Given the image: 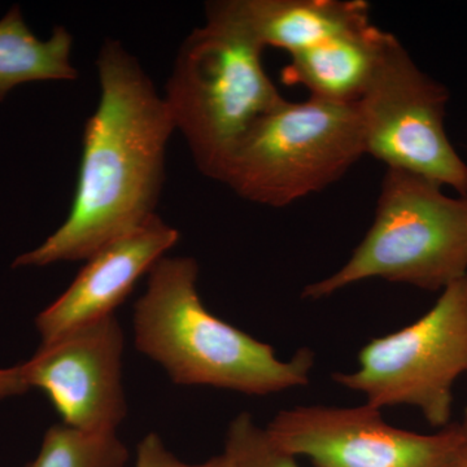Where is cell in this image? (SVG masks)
Segmentation results:
<instances>
[{
    "instance_id": "obj_1",
    "label": "cell",
    "mask_w": 467,
    "mask_h": 467,
    "mask_svg": "<svg viewBox=\"0 0 467 467\" xmlns=\"http://www.w3.org/2000/svg\"><path fill=\"white\" fill-rule=\"evenodd\" d=\"M97 69L99 103L86 121L72 208L57 232L20 254L14 267L88 260L158 214L175 131L167 104L138 58L116 39L101 45Z\"/></svg>"
},
{
    "instance_id": "obj_2",
    "label": "cell",
    "mask_w": 467,
    "mask_h": 467,
    "mask_svg": "<svg viewBox=\"0 0 467 467\" xmlns=\"http://www.w3.org/2000/svg\"><path fill=\"white\" fill-rule=\"evenodd\" d=\"M133 313L137 349L178 386H209L266 396L306 386L315 353L276 358L269 344L209 312L199 295L193 257L164 256L149 273Z\"/></svg>"
},
{
    "instance_id": "obj_3",
    "label": "cell",
    "mask_w": 467,
    "mask_h": 467,
    "mask_svg": "<svg viewBox=\"0 0 467 467\" xmlns=\"http://www.w3.org/2000/svg\"><path fill=\"white\" fill-rule=\"evenodd\" d=\"M263 45L232 7L209 2L205 21L175 55L164 98L201 173L216 180L234 147L285 98L267 76Z\"/></svg>"
},
{
    "instance_id": "obj_4",
    "label": "cell",
    "mask_w": 467,
    "mask_h": 467,
    "mask_svg": "<svg viewBox=\"0 0 467 467\" xmlns=\"http://www.w3.org/2000/svg\"><path fill=\"white\" fill-rule=\"evenodd\" d=\"M420 175L387 169L376 217L337 273L306 285L304 299H324L367 279L442 291L467 275V198Z\"/></svg>"
},
{
    "instance_id": "obj_5",
    "label": "cell",
    "mask_w": 467,
    "mask_h": 467,
    "mask_svg": "<svg viewBox=\"0 0 467 467\" xmlns=\"http://www.w3.org/2000/svg\"><path fill=\"white\" fill-rule=\"evenodd\" d=\"M365 155L356 104L284 100L234 147L218 182L282 208L339 181Z\"/></svg>"
},
{
    "instance_id": "obj_6",
    "label": "cell",
    "mask_w": 467,
    "mask_h": 467,
    "mask_svg": "<svg viewBox=\"0 0 467 467\" xmlns=\"http://www.w3.org/2000/svg\"><path fill=\"white\" fill-rule=\"evenodd\" d=\"M467 374V275L445 287L429 312L401 330L374 337L352 373L335 382L380 409H420L432 427L451 425L453 386Z\"/></svg>"
},
{
    "instance_id": "obj_7",
    "label": "cell",
    "mask_w": 467,
    "mask_h": 467,
    "mask_svg": "<svg viewBox=\"0 0 467 467\" xmlns=\"http://www.w3.org/2000/svg\"><path fill=\"white\" fill-rule=\"evenodd\" d=\"M447 88L423 72L395 36L358 112L365 155L467 198V162L445 130Z\"/></svg>"
},
{
    "instance_id": "obj_8",
    "label": "cell",
    "mask_w": 467,
    "mask_h": 467,
    "mask_svg": "<svg viewBox=\"0 0 467 467\" xmlns=\"http://www.w3.org/2000/svg\"><path fill=\"white\" fill-rule=\"evenodd\" d=\"M265 429L279 447L315 467H438L463 436L459 423L430 435L399 429L368 404L285 409Z\"/></svg>"
},
{
    "instance_id": "obj_9",
    "label": "cell",
    "mask_w": 467,
    "mask_h": 467,
    "mask_svg": "<svg viewBox=\"0 0 467 467\" xmlns=\"http://www.w3.org/2000/svg\"><path fill=\"white\" fill-rule=\"evenodd\" d=\"M125 335L115 316L41 343L18 365L27 389H41L61 423L85 432H116L128 414L122 358Z\"/></svg>"
},
{
    "instance_id": "obj_10",
    "label": "cell",
    "mask_w": 467,
    "mask_h": 467,
    "mask_svg": "<svg viewBox=\"0 0 467 467\" xmlns=\"http://www.w3.org/2000/svg\"><path fill=\"white\" fill-rule=\"evenodd\" d=\"M180 236L155 214L92 254L69 287L36 318L41 343L115 316L138 281L167 256Z\"/></svg>"
},
{
    "instance_id": "obj_11",
    "label": "cell",
    "mask_w": 467,
    "mask_h": 467,
    "mask_svg": "<svg viewBox=\"0 0 467 467\" xmlns=\"http://www.w3.org/2000/svg\"><path fill=\"white\" fill-rule=\"evenodd\" d=\"M393 34L368 23L290 55L284 77L301 85L313 99L358 104L382 63Z\"/></svg>"
},
{
    "instance_id": "obj_12",
    "label": "cell",
    "mask_w": 467,
    "mask_h": 467,
    "mask_svg": "<svg viewBox=\"0 0 467 467\" xmlns=\"http://www.w3.org/2000/svg\"><path fill=\"white\" fill-rule=\"evenodd\" d=\"M264 47L295 52L370 23L364 0H230Z\"/></svg>"
},
{
    "instance_id": "obj_13",
    "label": "cell",
    "mask_w": 467,
    "mask_h": 467,
    "mask_svg": "<svg viewBox=\"0 0 467 467\" xmlns=\"http://www.w3.org/2000/svg\"><path fill=\"white\" fill-rule=\"evenodd\" d=\"M73 36L55 26L42 41L30 30L18 5L0 20V101L18 85L38 81H75Z\"/></svg>"
},
{
    "instance_id": "obj_14",
    "label": "cell",
    "mask_w": 467,
    "mask_h": 467,
    "mask_svg": "<svg viewBox=\"0 0 467 467\" xmlns=\"http://www.w3.org/2000/svg\"><path fill=\"white\" fill-rule=\"evenodd\" d=\"M129 450L116 432H85L57 423L26 467H125Z\"/></svg>"
},
{
    "instance_id": "obj_15",
    "label": "cell",
    "mask_w": 467,
    "mask_h": 467,
    "mask_svg": "<svg viewBox=\"0 0 467 467\" xmlns=\"http://www.w3.org/2000/svg\"><path fill=\"white\" fill-rule=\"evenodd\" d=\"M226 467H303L247 411L238 414L227 429L223 453Z\"/></svg>"
},
{
    "instance_id": "obj_16",
    "label": "cell",
    "mask_w": 467,
    "mask_h": 467,
    "mask_svg": "<svg viewBox=\"0 0 467 467\" xmlns=\"http://www.w3.org/2000/svg\"><path fill=\"white\" fill-rule=\"evenodd\" d=\"M137 467H226L223 454L212 457L205 462L187 463L175 457L165 447L156 432L144 436L137 448Z\"/></svg>"
},
{
    "instance_id": "obj_17",
    "label": "cell",
    "mask_w": 467,
    "mask_h": 467,
    "mask_svg": "<svg viewBox=\"0 0 467 467\" xmlns=\"http://www.w3.org/2000/svg\"><path fill=\"white\" fill-rule=\"evenodd\" d=\"M26 391H29V389L21 377L18 365L15 368H0V401L23 395Z\"/></svg>"
},
{
    "instance_id": "obj_18",
    "label": "cell",
    "mask_w": 467,
    "mask_h": 467,
    "mask_svg": "<svg viewBox=\"0 0 467 467\" xmlns=\"http://www.w3.org/2000/svg\"><path fill=\"white\" fill-rule=\"evenodd\" d=\"M438 467H467V439L465 436H462L456 447L445 456Z\"/></svg>"
},
{
    "instance_id": "obj_19",
    "label": "cell",
    "mask_w": 467,
    "mask_h": 467,
    "mask_svg": "<svg viewBox=\"0 0 467 467\" xmlns=\"http://www.w3.org/2000/svg\"><path fill=\"white\" fill-rule=\"evenodd\" d=\"M461 427V431H462L463 436L467 439V405L465 409V414H463L462 422L459 423Z\"/></svg>"
}]
</instances>
